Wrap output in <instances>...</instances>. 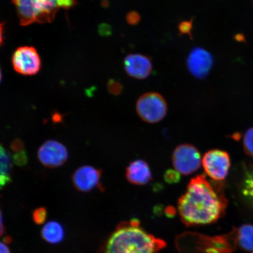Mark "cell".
Returning a JSON list of instances; mask_svg holds the SVG:
<instances>
[{"label": "cell", "mask_w": 253, "mask_h": 253, "mask_svg": "<svg viewBox=\"0 0 253 253\" xmlns=\"http://www.w3.org/2000/svg\"><path fill=\"white\" fill-rule=\"evenodd\" d=\"M180 179H181V175L176 169H169L164 173V180L169 184L178 183Z\"/></svg>", "instance_id": "ffe728a7"}, {"label": "cell", "mask_w": 253, "mask_h": 253, "mask_svg": "<svg viewBox=\"0 0 253 253\" xmlns=\"http://www.w3.org/2000/svg\"><path fill=\"white\" fill-rule=\"evenodd\" d=\"M227 201L204 175L189 182L179 199L178 210L182 222L188 226L213 223L225 213Z\"/></svg>", "instance_id": "6da1fadb"}, {"label": "cell", "mask_w": 253, "mask_h": 253, "mask_svg": "<svg viewBox=\"0 0 253 253\" xmlns=\"http://www.w3.org/2000/svg\"><path fill=\"white\" fill-rule=\"evenodd\" d=\"M4 232V227L2 223V216L1 210H0V237H1Z\"/></svg>", "instance_id": "4316f807"}, {"label": "cell", "mask_w": 253, "mask_h": 253, "mask_svg": "<svg viewBox=\"0 0 253 253\" xmlns=\"http://www.w3.org/2000/svg\"><path fill=\"white\" fill-rule=\"evenodd\" d=\"M167 104L162 95L156 92L142 94L136 103L138 115L144 122L157 123L165 118Z\"/></svg>", "instance_id": "3957f363"}, {"label": "cell", "mask_w": 253, "mask_h": 253, "mask_svg": "<svg viewBox=\"0 0 253 253\" xmlns=\"http://www.w3.org/2000/svg\"><path fill=\"white\" fill-rule=\"evenodd\" d=\"M124 66L129 77L140 80L149 77L153 70L150 59L139 53L126 55L124 60Z\"/></svg>", "instance_id": "8fae6325"}, {"label": "cell", "mask_w": 253, "mask_h": 253, "mask_svg": "<svg viewBox=\"0 0 253 253\" xmlns=\"http://www.w3.org/2000/svg\"><path fill=\"white\" fill-rule=\"evenodd\" d=\"M1 79H2V74H1V69H0V83H1Z\"/></svg>", "instance_id": "f546056e"}, {"label": "cell", "mask_w": 253, "mask_h": 253, "mask_svg": "<svg viewBox=\"0 0 253 253\" xmlns=\"http://www.w3.org/2000/svg\"><path fill=\"white\" fill-rule=\"evenodd\" d=\"M102 170L89 166H82L73 174V184L76 189L81 192H89L96 188L102 189L100 184Z\"/></svg>", "instance_id": "ba28073f"}, {"label": "cell", "mask_w": 253, "mask_h": 253, "mask_svg": "<svg viewBox=\"0 0 253 253\" xmlns=\"http://www.w3.org/2000/svg\"><path fill=\"white\" fill-rule=\"evenodd\" d=\"M12 159L10 155L0 144V190L11 182Z\"/></svg>", "instance_id": "4fadbf2b"}, {"label": "cell", "mask_w": 253, "mask_h": 253, "mask_svg": "<svg viewBox=\"0 0 253 253\" xmlns=\"http://www.w3.org/2000/svg\"><path fill=\"white\" fill-rule=\"evenodd\" d=\"M243 148L248 156L253 158V127L247 130L243 138Z\"/></svg>", "instance_id": "e0dca14e"}, {"label": "cell", "mask_w": 253, "mask_h": 253, "mask_svg": "<svg viewBox=\"0 0 253 253\" xmlns=\"http://www.w3.org/2000/svg\"><path fill=\"white\" fill-rule=\"evenodd\" d=\"M0 253H11L7 246L0 242Z\"/></svg>", "instance_id": "484cf974"}, {"label": "cell", "mask_w": 253, "mask_h": 253, "mask_svg": "<svg viewBox=\"0 0 253 253\" xmlns=\"http://www.w3.org/2000/svg\"><path fill=\"white\" fill-rule=\"evenodd\" d=\"M17 8L20 24L28 25L34 23H50L43 13L38 0H12Z\"/></svg>", "instance_id": "30bf717a"}, {"label": "cell", "mask_w": 253, "mask_h": 253, "mask_svg": "<svg viewBox=\"0 0 253 253\" xmlns=\"http://www.w3.org/2000/svg\"><path fill=\"white\" fill-rule=\"evenodd\" d=\"M213 64L212 55L202 47H195L188 57L187 66L189 72L194 77L199 79L207 78Z\"/></svg>", "instance_id": "9c48e42d"}, {"label": "cell", "mask_w": 253, "mask_h": 253, "mask_svg": "<svg viewBox=\"0 0 253 253\" xmlns=\"http://www.w3.org/2000/svg\"><path fill=\"white\" fill-rule=\"evenodd\" d=\"M126 21L130 25H136L141 21V16L138 12L132 11L129 12L126 16Z\"/></svg>", "instance_id": "603a6c76"}, {"label": "cell", "mask_w": 253, "mask_h": 253, "mask_svg": "<svg viewBox=\"0 0 253 253\" xmlns=\"http://www.w3.org/2000/svg\"><path fill=\"white\" fill-rule=\"evenodd\" d=\"M242 194L253 205V170L246 174L243 183Z\"/></svg>", "instance_id": "2e32d148"}, {"label": "cell", "mask_w": 253, "mask_h": 253, "mask_svg": "<svg viewBox=\"0 0 253 253\" xmlns=\"http://www.w3.org/2000/svg\"><path fill=\"white\" fill-rule=\"evenodd\" d=\"M41 235L43 240L51 244H57L62 241L64 237V229L61 224L51 221L43 227Z\"/></svg>", "instance_id": "9a60e30c"}, {"label": "cell", "mask_w": 253, "mask_h": 253, "mask_svg": "<svg viewBox=\"0 0 253 253\" xmlns=\"http://www.w3.org/2000/svg\"><path fill=\"white\" fill-rule=\"evenodd\" d=\"M230 164L229 154L219 150L209 151L202 158V165L206 173L216 181H221L226 178Z\"/></svg>", "instance_id": "5b68a950"}, {"label": "cell", "mask_w": 253, "mask_h": 253, "mask_svg": "<svg viewBox=\"0 0 253 253\" xmlns=\"http://www.w3.org/2000/svg\"><path fill=\"white\" fill-rule=\"evenodd\" d=\"M13 162L18 166H24L28 163V157L25 150L15 153L12 156Z\"/></svg>", "instance_id": "7402d4cb"}, {"label": "cell", "mask_w": 253, "mask_h": 253, "mask_svg": "<svg viewBox=\"0 0 253 253\" xmlns=\"http://www.w3.org/2000/svg\"><path fill=\"white\" fill-rule=\"evenodd\" d=\"M166 246L164 240L148 233L134 219L119 224L100 253H159Z\"/></svg>", "instance_id": "7a4b0ae2"}, {"label": "cell", "mask_w": 253, "mask_h": 253, "mask_svg": "<svg viewBox=\"0 0 253 253\" xmlns=\"http://www.w3.org/2000/svg\"><path fill=\"white\" fill-rule=\"evenodd\" d=\"M10 148L15 153L23 151L24 150V142L23 141L20 140V139H15V140L12 142Z\"/></svg>", "instance_id": "cb8c5ba5"}, {"label": "cell", "mask_w": 253, "mask_h": 253, "mask_svg": "<svg viewBox=\"0 0 253 253\" xmlns=\"http://www.w3.org/2000/svg\"><path fill=\"white\" fill-rule=\"evenodd\" d=\"M12 65L16 72L24 75H33L39 72L41 59L33 47H19L14 53Z\"/></svg>", "instance_id": "8992f818"}, {"label": "cell", "mask_w": 253, "mask_h": 253, "mask_svg": "<svg viewBox=\"0 0 253 253\" xmlns=\"http://www.w3.org/2000/svg\"><path fill=\"white\" fill-rule=\"evenodd\" d=\"M3 41V27L2 24H0V45H1Z\"/></svg>", "instance_id": "83f0119b"}, {"label": "cell", "mask_w": 253, "mask_h": 253, "mask_svg": "<svg viewBox=\"0 0 253 253\" xmlns=\"http://www.w3.org/2000/svg\"><path fill=\"white\" fill-rule=\"evenodd\" d=\"M102 5L103 7H108L109 6V2L108 0H103L102 2Z\"/></svg>", "instance_id": "f1b7e54d"}, {"label": "cell", "mask_w": 253, "mask_h": 253, "mask_svg": "<svg viewBox=\"0 0 253 253\" xmlns=\"http://www.w3.org/2000/svg\"><path fill=\"white\" fill-rule=\"evenodd\" d=\"M107 88H108L109 92L110 94L118 96V95L122 93L123 89V85L118 81L115 79H110L107 84Z\"/></svg>", "instance_id": "d6986e66"}, {"label": "cell", "mask_w": 253, "mask_h": 253, "mask_svg": "<svg viewBox=\"0 0 253 253\" xmlns=\"http://www.w3.org/2000/svg\"><path fill=\"white\" fill-rule=\"evenodd\" d=\"M99 33L103 36H109L112 33V28L109 24H103L100 26Z\"/></svg>", "instance_id": "d4e9b609"}, {"label": "cell", "mask_w": 253, "mask_h": 253, "mask_svg": "<svg viewBox=\"0 0 253 253\" xmlns=\"http://www.w3.org/2000/svg\"><path fill=\"white\" fill-rule=\"evenodd\" d=\"M47 217V211L45 208L41 207L35 210L33 213V220L37 224L45 223Z\"/></svg>", "instance_id": "44dd1931"}, {"label": "cell", "mask_w": 253, "mask_h": 253, "mask_svg": "<svg viewBox=\"0 0 253 253\" xmlns=\"http://www.w3.org/2000/svg\"><path fill=\"white\" fill-rule=\"evenodd\" d=\"M126 175L127 181L135 185H147L153 179L149 165L142 160H135L129 164Z\"/></svg>", "instance_id": "7c38bea8"}, {"label": "cell", "mask_w": 253, "mask_h": 253, "mask_svg": "<svg viewBox=\"0 0 253 253\" xmlns=\"http://www.w3.org/2000/svg\"><path fill=\"white\" fill-rule=\"evenodd\" d=\"M67 148L55 140H47L41 145L38 151V157L42 165L55 169L62 166L68 160Z\"/></svg>", "instance_id": "52a82bcc"}, {"label": "cell", "mask_w": 253, "mask_h": 253, "mask_svg": "<svg viewBox=\"0 0 253 253\" xmlns=\"http://www.w3.org/2000/svg\"><path fill=\"white\" fill-rule=\"evenodd\" d=\"M193 22L194 18H191V20H183L180 22L178 25L179 34L180 36L182 35H188L191 40H193L192 30L193 28Z\"/></svg>", "instance_id": "ac0fdd59"}, {"label": "cell", "mask_w": 253, "mask_h": 253, "mask_svg": "<svg viewBox=\"0 0 253 253\" xmlns=\"http://www.w3.org/2000/svg\"></svg>", "instance_id": "4dcf8cb0"}, {"label": "cell", "mask_w": 253, "mask_h": 253, "mask_svg": "<svg viewBox=\"0 0 253 253\" xmlns=\"http://www.w3.org/2000/svg\"><path fill=\"white\" fill-rule=\"evenodd\" d=\"M172 163L177 171L183 175H191L200 169L201 155L194 145L189 144L179 145L173 151Z\"/></svg>", "instance_id": "277c9868"}, {"label": "cell", "mask_w": 253, "mask_h": 253, "mask_svg": "<svg viewBox=\"0 0 253 253\" xmlns=\"http://www.w3.org/2000/svg\"><path fill=\"white\" fill-rule=\"evenodd\" d=\"M236 245L246 251H253V226L244 224L234 231Z\"/></svg>", "instance_id": "5bb4252c"}]
</instances>
